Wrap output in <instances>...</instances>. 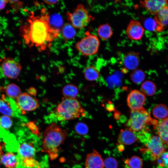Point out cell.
Here are the masks:
<instances>
[{
	"instance_id": "obj_1",
	"label": "cell",
	"mask_w": 168,
	"mask_h": 168,
	"mask_svg": "<svg viewBox=\"0 0 168 168\" xmlns=\"http://www.w3.org/2000/svg\"><path fill=\"white\" fill-rule=\"evenodd\" d=\"M31 13L21 27L22 36L28 46L42 52L50 48L58 37L60 31L51 24L50 16L45 9L43 8L38 15Z\"/></svg>"
},
{
	"instance_id": "obj_2",
	"label": "cell",
	"mask_w": 168,
	"mask_h": 168,
	"mask_svg": "<svg viewBox=\"0 0 168 168\" xmlns=\"http://www.w3.org/2000/svg\"><path fill=\"white\" fill-rule=\"evenodd\" d=\"M67 136V131L55 123H52L46 128L43 134L42 148L50 159L57 157L59 148Z\"/></svg>"
},
{
	"instance_id": "obj_3",
	"label": "cell",
	"mask_w": 168,
	"mask_h": 168,
	"mask_svg": "<svg viewBox=\"0 0 168 168\" xmlns=\"http://www.w3.org/2000/svg\"><path fill=\"white\" fill-rule=\"evenodd\" d=\"M59 121L69 120L85 115V110L77 99L64 98L54 110Z\"/></svg>"
},
{
	"instance_id": "obj_4",
	"label": "cell",
	"mask_w": 168,
	"mask_h": 168,
	"mask_svg": "<svg viewBox=\"0 0 168 168\" xmlns=\"http://www.w3.org/2000/svg\"><path fill=\"white\" fill-rule=\"evenodd\" d=\"M157 122V120L151 117L150 112L143 107L138 110H131L127 126L133 132H138L143 130L146 125H152L154 126Z\"/></svg>"
},
{
	"instance_id": "obj_5",
	"label": "cell",
	"mask_w": 168,
	"mask_h": 168,
	"mask_svg": "<svg viewBox=\"0 0 168 168\" xmlns=\"http://www.w3.org/2000/svg\"><path fill=\"white\" fill-rule=\"evenodd\" d=\"M66 16L68 20L72 26L74 28L78 29L86 27L93 18L84 6L81 4H78L72 12H67Z\"/></svg>"
},
{
	"instance_id": "obj_6",
	"label": "cell",
	"mask_w": 168,
	"mask_h": 168,
	"mask_svg": "<svg viewBox=\"0 0 168 168\" xmlns=\"http://www.w3.org/2000/svg\"><path fill=\"white\" fill-rule=\"evenodd\" d=\"M100 45L98 38L96 35L87 32L85 36L76 44L75 48L83 55L88 56L97 53Z\"/></svg>"
},
{
	"instance_id": "obj_7",
	"label": "cell",
	"mask_w": 168,
	"mask_h": 168,
	"mask_svg": "<svg viewBox=\"0 0 168 168\" xmlns=\"http://www.w3.org/2000/svg\"><path fill=\"white\" fill-rule=\"evenodd\" d=\"M145 144L142 152L152 161H156L165 152L163 143L158 136L151 135Z\"/></svg>"
},
{
	"instance_id": "obj_8",
	"label": "cell",
	"mask_w": 168,
	"mask_h": 168,
	"mask_svg": "<svg viewBox=\"0 0 168 168\" xmlns=\"http://www.w3.org/2000/svg\"><path fill=\"white\" fill-rule=\"evenodd\" d=\"M0 112L9 117L19 118L22 114L16 101L4 94L0 96Z\"/></svg>"
},
{
	"instance_id": "obj_9",
	"label": "cell",
	"mask_w": 168,
	"mask_h": 168,
	"mask_svg": "<svg viewBox=\"0 0 168 168\" xmlns=\"http://www.w3.org/2000/svg\"><path fill=\"white\" fill-rule=\"evenodd\" d=\"M16 101L22 114L26 112L36 110L40 106L39 100L28 93H21L16 99Z\"/></svg>"
},
{
	"instance_id": "obj_10",
	"label": "cell",
	"mask_w": 168,
	"mask_h": 168,
	"mask_svg": "<svg viewBox=\"0 0 168 168\" xmlns=\"http://www.w3.org/2000/svg\"><path fill=\"white\" fill-rule=\"evenodd\" d=\"M1 68L3 75L12 79L18 77L22 68L21 64L11 57L6 58L3 60Z\"/></svg>"
},
{
	"instance_id": "obj_11",
	"label": "cell",
	"mask_w": 168,
	"mask_h": 168,
	"mask_svg": "<svg viewBox=\"0 0 168 168\" xmlns=\"http://www.w3.org/2000/svg\"><path fill=\"white\" fill-rule=\"evenodd\" d=\"M144 32V29L141 23L135 20H132L130 21L126 30L128 37L134 41L141 40Z\"/></svg>"
},
{
	"instance_id": "obj_12",
	"label": "cell",
	"mask_w": 168,
	"mask_h": 168,
	"mask_svg": "<svg viewBox=\"0 0 168 168\" xmlns=\"http://www.w3.org/2000/svg\"><path fill=\"white\" fill-rule=\"evenodd\" d=\"M145 95L140 91L134 90L128 94L127 98L128 105L131 110H136L143 108L145 102Z\"/></svg>"
},
{
	"instance_id": "obj_13",
	"label": "cell",
	"mask_w": 168,
	"mask_h": 168,
	"mask_svg": "<svg viewBox=\"0 0 168 168\" xmlns=\"http://www.w3.org/2000/svg\"><path fill=\"white\" fill-rule=\"evenodd\" d=\"M140 2L141 4L148 12L154 15L162 9L168 6L167 0H146Z\"/></svg>"
},
{
	"instance_id": "obj_14",
	"label": "cell",
	"mask_w": 168,
	"mask_h": 168,
	"mask_svg": "<svg viewBox=\"0 0 168 168\" xmlns=\"http://www.w3.org/2000/svg\"><path fill=\"white\" fill-rule=\"evenodd\" d=\"M85 165V168H104V161L99 152L93 150L87 155Z\"/></svg>"
},
{
	"instance_id": "obj_15",
	"label": "cell",
	"mask_w": 168,
	"mask_h": 168,
	"mask_svg": "<svg viewBox=\"0 0 168 168\" xmlns=\"http://www.w3.org/2000/svg\"><path fill=\"white\" fill-rule=\"evenodd\" d=\"M153 127L163 143L168 148V117L157 121Z\"/></svg>"
},
{
	"instance_id": "obj_16",
	"label": "cell",
	"mask_w": 168,
	"mask_h": 168,
	"mask_svg": "<svg viewBox=\"0 0 168 168\" xmlns=\"http://www.w3.org/2000/svg\"><path fill=\"white\" fill-rule=\"evenodd\" d=\"M18 152L21 160L34 158L36 150L32 142H25L20 144Z\"/></svg>"
},
{
	"instance_id": "obj_17",
	"label": "cell",
	"mask_w": 168,
	"mask_h": 168,
	"mask_svg": "<svg viewBox=\"0 0 168 168\" xmlns=\"http://www.w3.org/2000/svg\"><path fill=\"white\" fill-rule=\"evenodd\" d=\"M1 163L7 168H16L19 164V158L14 153L7 152L4 153L3 152L0 154Z\"/></svg>"
},
{
	"instance_id": "obj_18",
	"label": "cell",
	"mask_w": 168,
	"mask_h": 168,
	"mask_svg": "<svg viewBox=\"0 0 168 168\" xmlns=\"http://www.w3.org/2000/svg\"><path fill=\"white\" fill-rule=\"evenodd\" d=\"M139 54L134 52H129L125 54L123 59V64L127 69L135 70L140 63Z\"/></svg>"
},
{
	"instance_id": "obj_19",
	"label": "cell",
	"mask_w": 168,
	"mask_h": 168,
	"mask_svg": "<svg viewBox=\"0 0 168 168\" xmlns=\"http://www.w3.org/2000/svg\"><path fill=\"white\" fill-rule=\"evenodd\" d=\"M156 25V30L161 32L168 25V6L164 7L154 16L153 18Z\"/></svg>"
},
{
	"instance_id": "obj_20",
	"label": "cell",
	"mask_w": 168,
	"mask_h": 168,
	"mask_svg": "<svg viewBox=\"0 0 168 168\" xmlns=\"http://www.w3.org/2000/svg\"><path fill=\"white\" fill-rule=\"evenodd\" d=\"M138 138L134 132L128 128L121 130L117 138L119 144L130 145L136 142Z\"/></svg>"
},
{
	"instance_id": "obj_21",
	"label": "cell",
	"mask_w": 168,
	"mask_h": 168,
	"mask_svg": "<svg viewBox=\"0 0 168 168\" xmlns=\"http://www.w3.org/2000/svg\"><path fill=\"white\" fill-rule=\"evenodd\" d=\"M97 34L100 38L105 40L112 36L113 31L110 25L108 23H106L100 25L98 27Z\"/></svg>"
},
{
	"instance_id": "obj_22",
	"label": "cell",
	"mask_w": 168,
	"mask_h": 168,
	"mask_svg": "<svg viewBox=\"0 0 168 168\" xmlns=\"http://www.w3.org/2000/svg\"><path fill=\"white\" fill-rule=\"evenodd\" d=\"M152 114L153 116L157 119H165L168 116V108L162 104L157 105L153 108Z\"/></svg>"
},
{
	"instance_id": "obj_23",
	"label": "cell",
	"mask_w": 168,
	"mask_h": 168,
	"mask_svg": "<svg viewBox=\"0 0 168 168\" xmlns=\"http://www.w3.org/2000/svg\"><path fill=\"white\" fill-rule=\"evenodd\" d=\"M61 33L63 38L66 40H72L76 35L75 28L70 23H66L63 25Z\"/></svg>"
},
{
	"instance_id": "obj_24",
	"label": "cell",
	"mask_w": 168,
	"mask_h": 168,
	"mask_svg": "<svg viewBox=\"0 0 168 168\" xmlns=\"http://www.w3.org/2000/svg\"><path fill=\"white\" fill-rule=\"evenodd\" d=\"M78 93L77 87L72 84L66 85L62 90V94L64 98L76 99Z\"/></svg>"
},
{
	"instance_id": "obj_25",
	"label": "cell",
	"mask_w": 168,
	"mask_h": 168,
	"mask_svg": "<svg viewBox=\"0 0 168 168\" xmlns=\"http://www.w3.org/2000/svg\"><path fill=\"white\" fill-rule=\"evenodd\" d=\"M85 78L89 81H94L99 77L100 73L97 69L93 66L86 67L84 72Z\"/></svg>"
},
{
	"instance_id": "obj_26",
	"label": "cell",
	"mask_w": 168,
	"mask_h": 168,
	"mask_svg": "<svg viewBox=\"0 0 168 168\" xmlns=\"http://www.w3.org/2000/svg\"><path fill=\"white\" fill-rule=\"evenodd\" d=\"M141 90L142 93L147 96H151L155 93L156 86L155 83L150 81H146L141 85Z\"/></svg>"
},
{
	"instance_id": "obj_27",
	"label": "cell",
	"mask_w": 168,
	"mask_h": 168,
	"mask_svg": "<svg viewBox=\"0 0 168 168\" xmlns=\"http://www.w3.org/2000/svg\"><path fill=\"white\" fill-rule=\"evenodd\" d=\"M5 92L8 97L13 99H16L21 94L20 88L13 83L9 84L6 86Z\"/></svg>"
},
{
	"instance_id": "obj_28",
	"label": "cell",
	"mask_w": 168,
	"mask_h": 168,
	"mask_svg": "<svg viewBox=\"0 0 168 168\" xmlns=\"http://www.w3.org/2000/svg\"><path fill=\"white\" fill-rule=\"evenodd\" d=\"M125 164L128 168H142L143 165L142 159L137 156L128 158L125 161Z\"/></svg>"
},
{
	"instance_id": "obj_29",
	"label": "cell",
	"mask_w": 168,
	"mask_h": 168,
	"mask_svg": "<svg viewBox=\"0 0 168 168\" xmlns=\"http://www.w3.org/2000/svg\"><path fill=\"white\" fill-rule=\"evenodd\" d=\"M129 77L133 82L136 84H139L145 79V74L142 69H136L130 73Z\"/></svg>"
},
{
	"instance_id": "obj_30",
	"label": "cell",
	"mask_w": 168,
	"mask_h": 168,
	"mask_svg": "<svg viewBox=\"0 0 168 168\" xmlns=\"http://www.w3.org/2000/svg\"><path fill=\"white\" fill-rule=\"evenodd\" d=\"M22 166L26 168H40V163L34 158L21 160Z\"/></svg>"
},
{
	"instance_id": "obj_31",
	"label": "cell",
	"mask_w": 168,
	"mask_h": 168,
	"mask_svg": "<svg viewBox=\"0 0 168 168\" xmlns=\"http://www.w3.org/2000/svg\"><path fill=\"white\" fill-rule=\"evenodd\" d=\"M156 161L157 168H168V152H164Z\"/></svg>"
},
{
	"instance_id": "obj_32",
	"label": "cell",
	"mask_w": 168,
	"mask_h": 168,
	"mask_svg": "<svg viewBox=\"0 0 168 168\" xmlns=\"http://www.w3.org/2000/svg\"><path fill=\"white\" fill-rule=\"evenodd\" d=\"M75 131L78 134L84 135L87 134L88 132V128L85 123L79 122L77 123L74 127Z\"/></svg>"
},
{
	"instance_id": "obj_33",
	"label": "cell",
	"mask_w": 168,
	"mask_h": 168,
	"mask_svg": "<svg viewBox=\"0 0 168 168\" xmlns=\"http://www.w3.org/2000/svg\"><path fill=\"white\" fill-rule=\"evenodd\" d=\"M12 122L10 117L6 115L0 117V126L3 129L7 130L12 126Z\"/></svg>"
},
{
	"instance_id": "obj_34",
	"label": "cell",
	"mask_w": 168,
	"mask_h": 168,
	"mask_svg": "<svg viewBox=\"0 0 168 168\" xmlns=\"http://www.w3.org/2000/svg\"><path fill=\"white\" fill-rule=\"evenodd\" d=\"M118 163L114 158L110 157L105 159L104 161L105 168H117Z\"/></svg>"
},
{
	"instance_id": "obj_35",
	"label": "cell",
	"mask_w": 168,
	"mask_h": 168,
	"mask_svg": "<svg viewBox=\"0 0 168 168\" xmlns=\"http://www.w3.org/2000/svg\"><path fill=\"white\" fill-rule=\"evenodd\" d=\"M144 22L145 26L147 29L152 30H156V25L154 19L148 18Z\"/></svg>"
},
{
	"instance_id": "obj_36",
	"label": "cell",
	"mask_w": 168,
	"mask_h": 168,
	"mask_svg": "<svg viewBox=\"0 0 168 168\" xmlns=\"http://www.w3.org/2000/svg\"><path fill=\"white\" fill-rule=\"evenodd\" d=\"M8 2L11 3L12 7L14 10H19L22 6V2L19 1L8 0Z\"/></svg>"
},
{
	"instance_id": "obj_37",
	"label": "cell",
	"mask_w": 168,
	"mask_h": 168,
	"mask_svg": "<svg viewBox=\"0 0 168 168\" xmlns=\"http://www.w3.org/2000/svg\"><path fill=\"white\" fill-rule=\"evenodd\" d=\"M106 109L110 111L114 110L115 109L114 106L112 105V103L109 102V103L107 104L106 107Z\"/></svg>"
},
{
	"instance_id": "obj_38",
	"label": "cell",
	"mask_w": 168,
	"mask_h": 168,
	"mask_svg": "<svg viewBox=\"0 0 168 168\" xmlns=\"http://www.w3.org/2000/svg\"><path fill=\"white\" fill-rule=\"evenodd\" d=\"M58 0H43V2L45 4L48 5H51L56 3Z\"/></svg>"
},
{
	"instance_id": "obj_39",
	"label": "cell",
	"mask_w": 168,
	"mask_h": 168,
	"mask_svg": "<svg viewBox=\"0 0 168 168\" xmlns=\"http://www.w3.org/2000/svg\"><path fill=\"white\" fill-rule=\"evenodd\" d=\"M29 94L30 95L35 96L36 95L37 91L34 87H31L28 90Z\"/></svg>"
},
{
	"instance_id": "obj_40",
	"label": "cell",
	"mask_w": 168,
	"mask_h": 168,
	"mask_svg": "<svg viewBox=\"0 0 168 168\" xmlns=\"http://www.w3.org/2000/svg\"><path fill=\"white\" fill-rule=\"evenodd\" d=\"M7 0H0V10H2L5 7Z\"/></svg>"
},
{
	"instance_id": "obj_41",
	"label": "cell",
	"mask_w": 168,
	"mask_h": 168,
	"mask_svg": "<svg viewBox=\"0 0 168 168\" xmlns=\"http://www.w3.org/2000/svg\"><path fill=\"white\" fill-rule=\"evenodd\" d=\"M1 161H0V165H1Z\"/></svg>"
}]
</instances>
